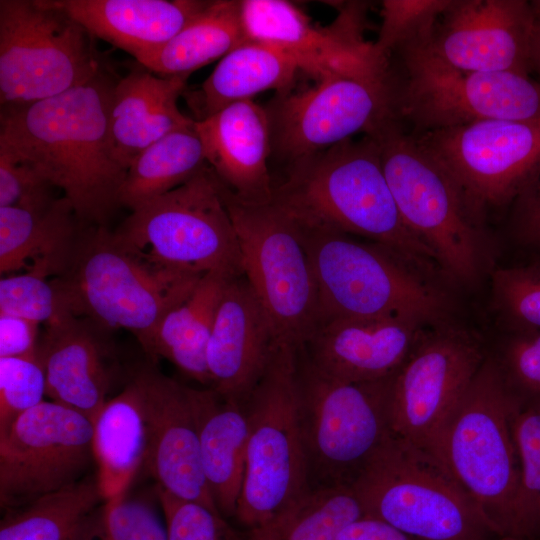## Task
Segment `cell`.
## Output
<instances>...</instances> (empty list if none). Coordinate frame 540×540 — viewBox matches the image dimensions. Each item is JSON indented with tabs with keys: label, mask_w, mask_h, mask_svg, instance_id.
Listing matches in <instances>:
<instances>
[{
	"label": "cell",
	"mask_w": 540,
	"mask_h": 540,
	"mask_svg": "<svg viewBox=\"0 0 540 540\" xmlns=\"http://www.w3.org/2000/svg\"><path fill=\"white\" fill-rule=\"evenodd\" d=\"M298 70L296 62L280 49L246 41L220 59L200 89L189 94L187 102L197 120H202L267 90H277L279 95L287 93Z\"/></svg>",
	"instance_id": "30"
},
{
	"label": "cell",
	"mask_w": 540,
	"mask_h": 540,
	"mask_svg": "<svg viewBox=\"0 0 540 540\" xmlns=\"http://www.w3.org/2000/svg\"><path fill=\"white\" fill-rule=\"evenodd\" d=\"M83 227L64 196L39 211L0 207L1 275L24 269L48 277L62 275Z\"/></svg>",
	"instance_id": "28"
},
{
	"label": "cell",
	"mask_w": 540,
	"mask_h": 540,
	"mask_svg": "<svg viewBox=\"0 0 540 540\" xmlns=\"http://www.w3.org/2000/svg\"><path fill=\"white\" fill-rule=\"evenodd\" d=\"M231 278L221 273L205 274L191 294L164 317L147 354L153 358L161 356L187 376L211 386L207 345L223 292Z\"/></svg>",
	"instance_id": "32"
},
{
	"label": "cell",
	"mask_w": 540,
	"mask_h": 540,
	"mask_svg": "<svg viewBox=\"0 0 540 540\" xmlns=\"http://www.w3.org/2000/svg\"><path fill=\"white\" fill-rule=\"evenodd\" d=\"M218 183L237 234L243 275L280 340L302 346L318 326L320 312L313 267L298 224L273 201L246 203L219 179Z\"/></svg>",
	"instance_id": "12"
},
{
	"label": "cell",
	"mask_w": 540,
	"mask_h": 540,
	"mask_svg": "<svg viewBox=\"0 0 540 540\" xmlns=\"http://www.w3.org/2000/svg\"><path fill=\"white\" fill-rule=\"evenodd\" d=\"M426 327L399 316L334 318L321 322L299 348L314 367L332 378L372 382L396 373Z\"/></svg>",
	"instance_id": "21"
},
{
	"label": "cell",
	"mask_w": 540,
	"mask_h": 540,
	"mask_svg": "<svg viewBox=\"0 0 540 540\" xmlns=\"http://www.w3.org/2000/svg\"><path fill=\"white\" fill-rule=\"evenodd\" d=\"M492 357L519 409L540 406V330L508 331Z\"/></svg>",
	"instance_id": "39"
},
{
	"label": "cell",
	"mask_w": 540,
	"mask_h": 540,
	"mask_svg": "<svg viewBox=\"0 0 540 540\" xmlns=\"http://www.w3.org/2000/svg\"><path fill=\"white\" fill-rule=\"evenodd\" d=\"M107 501L96 470L60 491L5 510L0 540H104Z\"/></svg>",
	"instance_id": "29"
},
{
	"label": "cell",
	"mask_w": 540,
	"mask_h": 540,
	"mask_svg": "<svg viewBox=\"0 0 540 540\" xmlns=\"http://www.w3.org/2000/svg\"><path fill=\"white\" fill-rule=\"evenodd\" d=\"M352 487L365 515L417 540L499 537L433 454L394 434Z\"/></svg>",
	"instance_id": "8"
},
{
	"label": "cell",
	"mask_w": 540,
	"mask_h": 540,
	"mask_svg": "<svg viewBox=\"0 0 540 540\" xmlns=\"http://www.w3.org/2000/svg\"><path fill=\"white\" fill-rule=\"evenodd\" d=\"M272 201L301 227L365 238L431 279L443 275L433 252L405 225L371 135L290 163Z\"/></svg>",
	"instance_id": "2"
},
{
	"label": "cell",
	"mask_w": 540,
	"mask_h": 540,
	"mask_svg": "<svg viewBox=\"0 0 540 540\" xmlns=\"http://www.w3.org/2000/svg\"><path fill=\"white\" fill-rule=\"evenodd\" d=\"M365 515L352 486L311 489L261 526L250 540H336L350 522Z\"/></svg>",
	"instance_id": "35"
},
{
	"label": "cell",
	"mask_w": 540,
	"mask_h": 540,
	"mask_svg": "<svg viewBox=\"0 0 540 540\" xmlns=\"http://www.w3.org/2000/svg\"><path fill=\"white\" fill-rule=\"evenodd\" d=\"M91 321L66 312L45 324L37 358L46 376V396L94 423L109 400L113 371L109 348Z\"/></svg>",
	"instance_id": "23"
},
{
	"label": "cell",
	"mask_w": 540,
	"mask_h": 540,
	"mask_svg": "<svg viewBox=\"0 0 540 540\" xmlns=\"http://www.w3.org/2000/svg\"><path fill=\"white\" fill-rule=\"evenodd\" d=\"M97 476L107 500L127 491L147 451V432L141 397L130 378L109 399L93 423Z\"/></svg>",
	"instance_id": "31"
},
{
	"label": "cell",
	"mask_w": 540,
	"mask_h": 540,
	"mask_svg": "<svg viewBox=\"0 0 540 540\" xmlns=\"http://www.w3.org/2000/svg\"><path fill=\"white\" fill-rule=\"evenodd\" d=\"M266 110L272 149L292 163L366 133L394 113L392 75L323 78L306 90L278 95Z\"/></svg>",
	"instance_id": "18"
},
{
	"label": "cell",
	"mask_w": 540,
	"mask_h": 540,
	"mask_svg": "<svg viewBox=\"0 0 540 540\" xmlns=\"http://www.w3.org/2000/svg\"><path fill=\"white\" fill-rule=\"evenodd\" d=\"M298 226L316 280L319 324L382 316L410 318L431 327L444 323L446 294L386 248L343 233Z\"/></svg>",
	"instance_id": "5"
},
{
	"label": "cell",
	"mask_w": 540,
	"mask_h": 540,
	"mask_svg": "<svg viewBox=\"0 0 540 540\" xmlns=\"http://www.w3.org/2000/svg\"><path fill=\"white\" fill-rule=\"evenodd\" d=\"M450 0H384L381 26L373 43L386 60L392 52L414 44L428 43L435 24Z\"/></svg>",
	"instance_id": "37"
},
{
	"label": "cell",
	"mask_w": 540,
	"mask_h": 540,
	"mask_svg": "<svg viewBox=\"0 0 540 540\" xmlns=\"http://www.w3.org/2000/svg\"><path fill=\"white\" fill-rule=\"evenodd\" d=\"M39 323L0 314V357H37Z\"/></svg>",
	"instance_id": "46"
},
{
	"label": "cell",
	"mask_w": 540,
	"mask_h": 540,
	"mask_svg": "<svg viewBox=\"0 0 540 540\" xmlns=\"http://www.w3.org/2000/svg\"><path fill=\"white\" fill-rule=\"evenodd\" d=\"M279 341L270 316L245 276L231 278L207 345L210 387L244 404Z\"/></svg>",
	"instance_id": "22"
},
{
	"label": "cell",
	"mask_w": 540,
	"mask_h": 540,
	"mask_svg": "<svg viewBox=\"0 0 540 540\" xmlns=\"http://www.w3.org/2000/svg\"><path fill=\"white\" fill-rule=\"evenodd\" d=\"M94 38L130 54L136 62L162 47L209 1L51 0Z\"/></svg>",
	"instance_id": "26"
},
{
	"label": "cell",
	"mask_w": 540,
	"mask_h": 540,
	"mask_svg": "<svg viewBox=\"0 0 540 540\" xmlns=\"http://www.w3.org/2000/svg\"><path fill=\"white\" fill-rule=\"evenodd\" d=\"M246 41L239 1H209L168 42L137 63L159 76H189Z\"/></svg>",
	"instance_id": "33"
},
{
	"label": "cell",
	"mask_w": 540,
	"mask_h": 540,
	"mask_svg": "<svg viewBox=\"0 0 540 540\" xmlns=\"http://www.w3.org/2000/svg\"><path fill=\"white\" fill-rule=\"evenodd\" d=\"M66 312L47 275L28 270L1 278L0 314L46 324Z\"/></svg>",
	"instance_id": "41"
},
{
	"label": "cell",
	"mask_w": 540,
	"mask_h": 540,
	"mask_svg": "<svg viewBox=\"0 0 540 540\" xmlns=\"http://www.w3.org/2000/svg\"><path fill=\"white\" fill-rule=\"evenodd\" d=\"M206 164L194 120L151 144L132 161L120 189V205L133 211L182 185Z\"/></svg>",
	"instance_id": "34"
},
{
	"label": "cell",
	"mask_w": 540,
	"mask_h": 540,
	"mask_svg": "<svg viewBox=\"0 0 540 540\" xmlns=\"http://www.w3.org/2000/svg\"><path fill=\"white\" fill-rule=\"evenodd\" d=\"M495 540H527L517 536H499Z\"/></svg>",
	"instance_id": "49"
},
{
	"label": "cell",
	"mask_w": 540,
	"mask_h": 540,
	"mask_svg": "<svg viewBox=\"0 0 540 540\" xmlns=\"http://www.w3.org/2000/svg\"><path fill=\"white\" fill-rule=\"evenodd\" d=\"M189 76H159L136 62L115 81L108 113L110 149L126 170L147 147L193 119L177 106Z\"/></svg>",
	"instance_id": "25"
},
{
	"label": "cell",
	"mask_w": 540,
	"mask_h": 540,
	"mask_svg": "<svg viewBox=\"0 0 540 540\" xmlns=\"http://www.w3.org/2000/svg\"><path fill=\"white\" fill-rule=\"evenodd\" d=\"M187 393L195 420L203 472L223 517H235L246 465L249 436L244 404L213 388Z\"/></svg>",
	"instance_id": "27"
},
{
	"label": "cell",
	"mask_w": 540,
	"mask_h": 540,
	"mask_svg": "<svg viewBox=\"0 0 540 540\" xmlns=\"http://www.w3.org/2000/svg\"><path fill=\"white\" fill-rule=\"evenodd\" d=\"M336 540H417L392 525L369 515L347 524Z\"/></svg>",
	"instance_id": "47"
},
{
	"label": "cell",
	"mask_w": 540,
	"mask_h": 540,
	"mask_svg": "<svg viewBox=\"0 0 540 540\" xmlns=\"http://www.w3.org/2000/svg\"><path fill=\"white\" fill-rule=\"evenodd\" d=\"M391 377L337 380L314 367L298 347V418L310 489L352 486L393 434Z\"/></svg>",
	"instance_id": "7"
},
{
	"label": "cell",
	"mask_w": 540,
	"mask_h": 540,
	"mask_svg": "<svg viewBox=\"0 0 540 540\" xmlns=\"http://www.w3.org/2000/svg\"><path fill=\"white\" fill-rule=\"evenodd\" d=\"M104 540H168V533L148 500L123 492L107 501Z\"/></svg>",
	"instance_id": "43"
},
{
	"label": "cell",
	"mask_w": 540,
	"mask_h": 540,
	"mask_svg": "<svg viewBox=\"0 0 540 540\" xmlns=\"http://www.w3.org/2000/svg\"><path fill=\"white\" fill-rule=\"evenodd\" d=\"M297 351L279 341L244 403L249 436L235 517L250 530L311 490L298 418Z\"/></svg>",
	"instance_id": "9"
},
{
	"label": "cell",
	"mask_w": 540,
	"mask_h": 540,
	"mask_svg": "<svg viewBox=\"0 0 540 540\" xmlns=\"http://www.w3.org/2000/svg\"><path fill=\"white\" fill-rule=\"evenodd\" d=\"M393 112L413 134L484 120L540 118V82L515 72L465 71L437 57L427 43L396 51Z\"/></svg>",
	"instance_id": "10"
},
{
	"label": "cell",
	"mask_w": 540,
	"mask_h": 540,
	"mask_svg": "<svg viewBox=\"0 0 540 540\" xmlns=\"http://www.w3.org/2000/svg\"><path fill=\"white\" fill-rule=\"evenodd\" d=\"M94 39L51 0H1V107L57 96L110 68Z\"/></svg>",
	"instance_id": "11"
},
{
	"label": "cell",
	"mask_w": 540,
	"mask_h": 540,
	"mask_svg": "<svg viewBox=\"0 0 540 540\" xmlns=\"http://www.w3.org/2000/svg\"><path fill=\"white\" fill-rule=\"evenodd\" d=\"M533 13L526 0H450L428 48L465 71L531 75Z\"/></svg>",
	"instance_id": "19"
},
{
	"label": "cell",
	"mask_w": 540,
	"mask_h": 540,
	"mask_svg": "<svg viewBox=\"0 0 540 540\" xmlns=\"http://www.w3.org/2000/svg\"><path fill=\"white\" fill-rule=\"evenodd\" d=\"M203 276L162 264L107 226H84L69 266L51 281L67 312L104 330L126 329L147 351Z\"/></svg>",
	"instance_id": "3"
},
{
	"label": "cell",
	"mask_w": 540,
	"mask_h": 540,
	"mask_svg": "<svg viewBox=\"0 0 540 540\" xmlns=\"http://www.w3.org/2000/svg\"><path fill=\"white\" fill-rule=\"evenodd\" d=\"M365 134L378 144L407 228L433 252L445 277L462 284L474 282L484 265V237L451 177L394 114Z\"/></svg>",
	"instance_id": "6"
},
{
	"label": "cell",
	"mask_w": 540,
	"mask_h": 540,
	"mask_svg": "<svg viewBox=\"0 0 540 540\" xmlns=\"http://www.w3.org/2000/svg\"><path fill=\"white\" fill-rule=\"evenodd\" d=\"M536 263H538L540 265V259Z\"/></svg>",
	"instance_id": "50"
},
{
	"label": "cell",
	"mask_w": 540,
	"mask_h": 540,
	"mask_svg": "<svg viewBox=\"0 0 540 540\" xmlns=\"http://www.w3.org/2000/svg\"><path fill=\"white\" fill-rule=\"evenodd\" d=\"M206 163L241 201L271 202L274 187L268 170L272 150L267 110L252 99L230 104L195 120Z\"/></svg>",
	"instance_id": "24"
},
{
	"label": "cell",
	"mask_w": 540,
	"mask_h": 540,
	"mask_svg": "<svg viewBox=\"0 0 540 540\" xmlns=\"http://www.w3.org/2000/svg\"><path fill=\"white\" fill-rule=\"evenodd\" d=\"M93 423L55 401L22 414L0 436V505L29 504L97 470Z\"/></svg>",
	"instance_id": "15"
},
{
	"label": "cell",
	"mask_w": 540,
	"mask_h": 540,
	"mask_svg": "<svg viewBox=\"0 0 540 540\" xmlns=\"http://www.w3.org/2000/svg\"><path fill=\"white\" fill-rule=\"evenodd\" d=\"M115 233L172 268L243 275L237 234L208 164L182 185L133 210Z\"/></svg>",
	"instance_id": "13"
},
{
	"label": "cell",
	"mask_w": 540,
	"mask_h": 540,
	"mask_svg": "<svg viewBox=\"0 0 540 540\" xmlns=\"http://www.w3.org/2000/svg\"><path fill=\"white\" fill-rule=\"evenodd\" d=\"M496 310L508 331L540 330V265L501 268L492 274Z\"/></svg>",
	"instance_id": "38"
},
{
	"label": "cell",
	"mask_w": 540,
	"mask_h": 540,
	"mask_svg": "<svg viewBox=\"0 0 540 540\" xmlns=\"http://www.w3.org/2000/svg\"><path fill=\"white\" fill-rule=\"evenodd\" d=\"M45 395L46 376L37 357H0V436Z\"/></svg>",
	"instance_id": "40"
},
{
	"label": "cell",
	"mask_w": 540,
	"mask_h": 540,
	"mask_svg": "<svg viewBox=\"0 0 540 540\" xmlns=\"http://www.w3.org/2000/svg\"><path fill=\"white\" fill-rule=\"evenodd\" d=\"M414 135L451 177L478 224L489 211L513 205L540 178V118L484 120Z\"/></svg>",
	"instance_id": "14"
},
{
	"label": "cell",
	"mask_w": 540,
	"mask_h": 540,
	"mask_svg": "<svg viewBox=\"0 0 540 540\" xmlns=\"http://www.w3.org/2000/svg\"><path fill=\"white\" fill-rule=\"evenodd\" d=\"M518 409L494 358L487 355L431 453L498 536L520 537V463L513 432Z\"/></svg>",
	"instance_id": "4"
},
{
	"label": "cell",
	"mask_w": 540,
	"mask_h": 540,
	"mask_svg": "<svg viewBox=\"0 0 540 540\" xmlns=\"http://www.w3.org/2000/svg\"><path fill=\"white\" fill-rule=\"evenodd\" d=\"M143 406L147 432L144 466L157 487L203 505L223 518L209 490L187 386L150 364L132 371Z\"/></svg>",
	"instance_id": "20"
},
{
	"label": "cell",
	"mask_w": 540,
	"mask_h": 540,
	"mask_svg": "<svg viewBox=\"0 0 540 540\" xmlns=\"http://www.w3.org/2000/svg\"><path fill=\"white\" fill-rule=\"evenodd\" d=\"M512 233L519 245L540 250V178L513 204Z\"/></svg>",
	"instance_id": "45"
},
{
	"label": "cell",
	"mask_w": 540,
	"mask_h": 540,
	"mask_svg": "<svg viewBox=\"0 0 540 540\" xmlns=\"http://www.w3.org/2000/svg\"><path fill=\"white\" fill-rule=\"evenodd\" d=\"M168 540H226L230 533L224 519L196 502L178 498L156 486Z\"/></svg>",
	"instance_id": "44"
},
{
	"label": "cell",
	"mask_w": 540,
	"mask_h": 540,
	"mask_svg": "<svg viewBox=\"0 0 540 540\" xmlns=\"http://www.w3.org/2000/svg\"><path fill=\"white\" fill-rule=\"evenodd\" d=\"M54 188L31 162L0 146V207L43 210L57 199Z\"/></svg>",
	"instance_id": "42"
},
{
	"label": "cell",
	"mask_w": 540,
	"mask_h": 540,
	"mask_svg": "<svg viewBox=\"0 0 540 540\" xmlns=\"http://www.w3.org/2000/svg\"><path fill=\"white\" fill-rule=\"evenodd\" d=\"M365 5L348 4L328 27L314 25L296 5L285 0H242L239 11L247 41L276 47L316 80L345 76L384 80L389 60L363 38Z\"/></svg>",
	"instance_id": "17"
},
{
	"label": "cell",
	"mask_w": 540,
	"mask_h": 540,
	"mask_svg": "<svg viewBox=\"0 0 540 540\" xmlns=\"http://www.w3.org/2000/svg\"><path fill=\"white\" fill-rule=\"evenodd\" d=\"M513 432L520 463L519 536L540 540V406L518 409Z\"/></svg>",
	"instance_id": "36"
},
{
	"label": "cell",
	"mask_w": 540,
	"mask_h": 540,
	"mask_svg": "<svg viewBox=\"0 0 540 540\" xmlns=\"http://www.w3.org/2000/svg\"><path fill=\"white\" fill-rule=\"evenodd\" d=\"M88 82L28 105L3 106L0 146L31 162L70 202L83 226H107L127 170L112 156L108 113L115 79Z\"/></svg>",
	"instance_id": "1"
},
{
	"label": "cell",
	"mask_w": 540,
	"mask_h": 540,
	"mask_svg": "<svg viewBox=\"0 0 540 540\" xmlns=\"http://www.w3.org/2000/svg\"><path fill=\"white\" fill-rule=\"evenodd\" d=\"M486 357L480 340L464 329L445 323L427 329L391 377L393 434L432 453Z\"/></svg>",
	"instance_id": "16"
},
{
	"label": "cell",
	"mask_w": 540,
	"mask_h": 540,
	"mask_svg": "<svg viewBox=\"0 0 540 540\" xmlns=\"http://www.w3.org/2000/svg\"><path fill=\"white\" fill-rule=\"evenodd\" d=\"M533 13V28L530 44L531 74H536L540 82V0L530 1Z\"/></svg>",
	"instance_id": "48"
}]
</instances>
